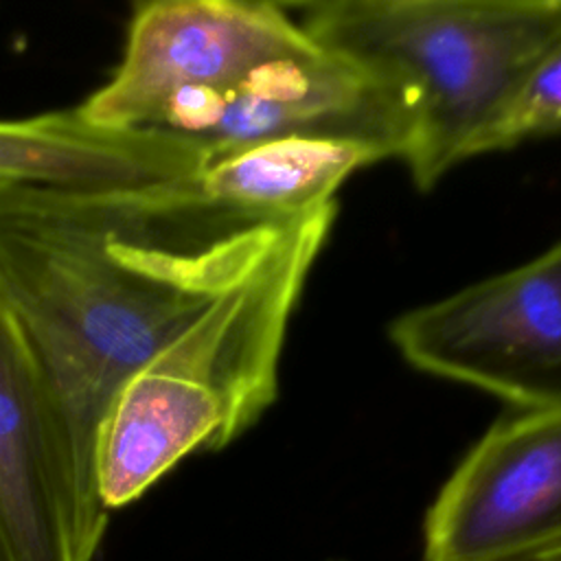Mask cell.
Wrapping results in <instances>:
<instances>
[{
	"label": "cell",
	"mask_w": 561,
	"mask_h": 561,
	"mask_svg": "<svg viewBox=\"0 0 561 561\" xmlns=\"http://www.w3.org/2000/svg\"><path fill=\"white\" fill-rule=\"evenodd\" d=\"M171 184L0 178V309L42 381L83 561L110 522L96 436L112 399L294 224L221 237L186 215Z\"/></svg>",
	"instance_id": "cell-1"
},
{
	"label": "cell",
	"mask_w": 561,
	"mask_h": 561,
	"mask_svg": "<svg viewBox=\"0 0 561 561\" xmlns=\"http://www.w3.org/2000/svg\"><path fill=\"white\" fill-rule=\"evenodd\" d=\"M333 217L329 206L287 226L254 272L123 383L96 436L107 511L142 497L186 456L226 447L272 405L289 316Z\"/></svg>",
	"instance_id": "cell-2"
},
{
	"label": "cell",
	"mask_w": 561,
	"mask_h": 561,
	"mask_svg": "<svg viewBox=\"0 0 561 561\" xmlns=\"http://www.w3.org/2000/svg\"><path fill=\"white\" fill-rule=\"evenodd\" d=\"M324 50L390 92L419 188L473 158L539 53L561 0H324L287 7Z\"/></svg>",
	"instance_id": "cell-3"
},
{
	"label": "cell",
	"mask_w": 561,
	"mask_h": 561,
	"mask_svg": "<svg viewBox=\"0 0 561 561\" xmlns=\"http://www.w3.org/2000/svg\"><path fill=\"white\" fill-rule=\"evenodd\" d=\"M390 340L430 375L519 410L561 408V239L519 267L399 316Z\"/></svg>",
	"instance_id": "cell-4"
},
{
	"label": "cell",
	"mask_w": 561,
	"mask_h": 561,
	"mask_svg": "<svg viewBox=\"0 0 561 561\" xmlns=\"http://www.w3.org/2000/svg\"><path fill=\"white\" fill-rule=\"evenodd\" d=\"M305 39L287 4L278 2H138L118 66L77 112L101 129L160 127L171 94L188 88L226 90L261 61Z\"/></svg>",
	"instance_id": "cell-5"
},
{
	"label": "cell",
	"mask_w": 561,
	"mask_h": 561,
	"mask_svg": "<svg viewBox=\"0 0 561 561\" xmlns=\"http://www.w3.org/2000/svg\"><path fill=\"white\" fill-rule=\"evenodd\" d=\"M561 541V408L491 425L432 502L423 561H515Z\"/></svg>",
	"instance_id": "cell-6"
},
{
	"label": "cell",
	"mask_w": 561,
	"mask_h": 561,
	"mask_svg": "<svg viewBox=\"0 0 561 561\" xmlns=\"http://www.w3.org/2000/svg\"><path fill=\"white\" fill-rule=\"evenodd\" d=\"M0 561H83L39 375L0 309Z\"/></svg>",
	"instance_id": "cell-7"
},
{
	"label": "cell",
	"mask_w": 561,
	"mask_h": 561,
	"mask_svg": "<svg viewBox=\"0 0 561 561\" xmlns=\"http://www.w3.org/2000/svg\"><path fill=\"white\" fill-rule=\"evenodd\" d=\"M390 158L383 149L340 138H280L213 153L180 180L186 204L239 232L283 226L335 206L333 195L357 169Z\"/></svg>",
	"instance_id": "cell-8"
},
{
	"label": "cell",
	"mask_w": 561,
	"mask_h": 561,
	"mask_svg": "<svg viewBox=\"0 0 561 561\" xmlns=\"http://www.w3.org/2000/svg\"><path fill=\"white\" fill-rule=\"evenodd\" d=\"M208 147L167 127L101 129L77 107L0 121V178L61 186H131L195 173Z\"/></svg>",
	"instance_id": "cell-9"
},
{
	"label": "cell",
	"mask_w": 561,
	"mask_h": 561,
	"mask_svg": "<svg viewBox=\"0 0 561 561\" xmlns=\"http://www.w3.org/2000/svg\"><path fill=\"white\" fill-rule=\"evenodd\" d=\"M561 131V31L539 53L511 101L478 142V153Z\"/></svg>",
	"instance_id": "cell-10"
},
{
	"label": "cell",
	"mask_w": 561,
	"mask_h": 561,
	"mask_svg": "<svg viewBox=\"0 0 561 561\" xmlns=\"http://www.w3.org/2000/svg\"><path fill=\"white\" fill-rule=\"evenodd\" d=\"M515 561H561V541L552 543V546H546L537 552H530L522 559H515Z\"/></svg>",
	"instance_id": "cell-11"
}]
</instances>
